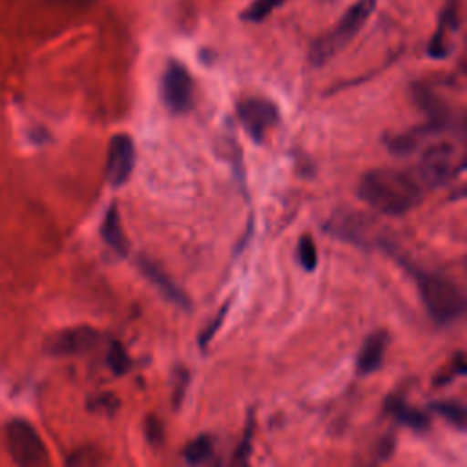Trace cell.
Segmentation results:
<instances>
[{
	"mask_svg": "<svg viewBox=\"0 0 467 467\" xmlns=\"http://www.w3.org/2000/svg\"><path fill=\"white\" fill-rule=\"evenodd\" d=\"M139 268L140 272L161 290V294L170 299L171 303H175L177 306L181 308H190V299L188 296L173 283V279L155 263H151L150 259L146 257H140L139 259Z\"/></svg>",
	"mask_w": 467,
	"mask_h": 467,
	"instance_id": "7c38bea8",
	"label": "cell"
},
{
	"mask_svg": "<svg viewBox=\"0 0 467 467\" xmlns=\"http://www.w3.org/2000/svg\"><path fill=\"white\" fill-rule=\"evenodd\" d=\"M431 409L434 412H438L445 421H449L452 427L463 431L465 429V421H467V414H465V407L460 401H451V400H441V401H432Z\"/></svg>",
	"mask_w": 467,
	"mask_h": 467,
	"instance_id": "2e32d148",
	"label": "cell"
},
{
	"mask_svg": "<svg viewBox=\"0 0 467 467\" xmlns=\"http://www.w3.org/2000/svg\"><path fill=\"white\" fill-rule=\"evenodd\" d=\"M237 117L250 139L254 142H261L266 133L277 124L279 109L268 99L248 97L237 102Z\"/></svg>",
	"mask_w": 467,
	"mask_h": 467,
	"instance_id": "52a82bcc",
	"label": "cell"
},
{
	"mask_svg": "<svg viewBox=\"0 0 467 467\" xmlns=\"http://www.w3.org/2000/svg\"><path fill=\"white\" fill-rule=\"evenodd\" d=\"M66 467H104V458L99 449L86 445L69 454Z\"/></svg>",
	"mask_w": 467,
	"mask_h": 467,
	"instance_id": "d6986e66",
	"label": "cell"
},
{
	"mask_svg": "<svg viewBox=\"0 0 467 467\" xmlns=\"http://www.w3.org/2000/svg\"><path fill=\"white\" fill-rule=\"evenodd\" d=\"M385 410H387L398 423L407 425V427H410V429H414V431H425V429H429V423H431L429 416H427L423 410H420V409L412 407L410 403H407V401H405L403 398H400V396H389L387 401H385Z\"/></svg>",
	"mask_w": 467,
	"mask_h": 467,
	"instance_id": "5bb4252c",
	"label": "cell"
},
{
	"mask_svg": "<svg viewBox=\"0 0 467 467\" xmlns=\"http://www.w3.org/2000/svg\"><path fill=\"white\" fill-rule=\"evenodd\" d=\"M99 341L100 332L97 328L78 325L53 334L46 343V350L53 356H80L95 348Z\"/></svg>",
	"mask_w": 467,
	"mask_h": 467,
	"instance_id": "9c48e42d",
	"label": "cell"
},
{
	"mask_svg": "<svg viewBox=\"0 0 467 467\" xmlns=\"http://www.w3.org/2000/svg\"><path fill=\"white\" fill-rule=\"evenodd\" d=\"M463 170V157L451 142H436L423 150L418 175L427 186H441L452 181Z\"/></svg>",
	"mask_w": 467,
	"mask_h": 467,
	"instance_id": "5b68a950",
	"label": "cell"
},
{
	"mask_svg": "<svg viewBox=\"0 0 467 467\" xmlns=\"http://www.w3.org/2000/svg\"><path fill=\"white\" fill-rule=\"evenodd\" d=\"M458 0H447L440 11L438 16V26L436 31L432 33L429 46H427V55L434 60H443L451 55L452 51V38L458 31Z\"/></svg>",
	"mask_w": 467,
	"mask_h": 467,
	"instance_id": "30bf717a",
	"label": "cell"
},
{
	"mask_svg": "<svg viewBox=\"0 0 467 467\" xmlns=\"http://www.w3.org/2000/svg\"><path fill=\"white\" fill-rule=\"evenodd\" d=\"M213 454V440L208 434L197 436L193 441H190L184 449V460L190 467H197L210 460Z\"/></svg>",
	"mask_w": 467,
	"mask_h": 467,
	"instance_id": "9a60e30c",
	"label": "cell"
},
{
	"mask_svg": "<svg viewBox=\"0 0 467 467\" xmlns=\"http://www.w3.org/2000/svg\"><path fill=\"white\" fill-rule=\"evenodd\" d=\"M389 332L387 330H374L372 334L367 336V339L363 341L358 359H356V368L358 374L367 376L376 372L385 358L387 347H389Z\"/></svg>",
	"mask_w": 467,
	"mask_h": 467,
	"instance_id": "8fae6325",
	"label": "cell"
},
{
	"mask_svg": "<svg viewBox=\"0 0 467 467\" xmlns=\"http://www.w3.org/2000/svg\"><path fill=\"white\" fill-rule=\"evenodd\" d=\"M161 99L164 106L175 115L186 113L192 108L193 80L188 69L177 60H170L162 73Z\"/></svg>",
	"mask_w": 467,
	"mask_h": 467,
	"instance_id": "8992f818",
	"label": "cell"
},
{
	"mask_svg": "<svg viewBox=\"0 0 467 467\" xmlns=\"http://www.w3.org/2000/svg\"><path fill=\"white\" fill-rule=\"evenodd\" d=\"M146 436H148L150 441H155V440L161 438V423L157 420H153V418L148 420V423H146Z\"/></svg>",
	"mask_w": 467,
	"mask_h": 467,
	"instance_id": "7402d4cb",
	"label": "cell"
},
{
	"mask_svg": "<svg viewBox=\"0 0 467 467\" xmlns=\"http://www.w3.org/2000/svg\"><path fill=\"white\" fill-rule=\"evenodd\" d=\"M410 272L423 306L436 325H449L463 314L465 296L452 279L418 268H410Z\"/></svg>",
	"mask_w": 467,
	"mask_h": 467,
	"instance_id": "7a4b0ae2",
	"label": "cell"
},
{
	"mask_svg": "<svg viewBox=\"0 0 467 467\" xmlns=\"http://www.w3.org/2000/svg\"><path fill=\"white\" fill-rule=\"evenodd\" d=\"M378 0H356L337 20L334 27H330L325 35L312 42L308 58L314 66H323L330 58H334L345 46L354 40V36L365 27L370 15L376 9Z\"/></svg>",
	"mask_w": 467,
	"mask_h": 467,
	"instance_id": "3957f363",
	"label": "cell"
},
{
	"mask_svg": "<svg viewBox=\"0 0 467 467\" xmlns=\"http://www.w3.org/2000/svg\"><path fill=\"white\" fill-rule=\"evenodd\" d=\"M106 361H108V367L111 368V372L117 376H122L131 368V358H130L126 347L117 339H113L109 343Z\"/></svg>",
	"mask_w": 467,
	"mask_h": 467,
	"instance_id": "ac0fdd59",
	"label": "cell"
},
{
	"mask_svg": "<svg viewBox=\"0 0 467 467\" xmlns=\"http://www.w3.org/2000/svg\"><path fill=\"white\" fill-rule=\"evenodd\" d=\"M358 195L370 208L387 215H403L423 199V188L410 173L396 168H376L359 179Z\"/></svg>",
	"mask_w": 467,
	"mask_h": 467,
	"instance_id": "6da1fadb",
	"label": "cell"
},
{
	"mask_svg": "<svg viewBox=\"0 0 467 467\" xmlns=\"http://www.w3.org/2000/svg\"><path fill=\"white\" fill-rule=\"evenodd\" d=\"M297 259L306 272H314L317 266V250L310 235H303L297 243Z\"/></svg>",
	"mask_w": 467,
	"mask_h": 467,
	"instance_id": "ffe728a7",
	"label": "cell"
},
{
	"mask_svg": "<svg viewBox=\"0 0 467 467\" xmlns=\"http://www.w3.org/2000/svg\"><path fill=\"white\" fill-rule=\"evenodd\" d=\"M137 161L135 142L128 133H117L111 137L106 157V179L113 188L128 182Z\"/></svg>",
	"mask_w": 467,
	"mask_h": 467,
	"instance_id": "ba28073f",
	"label": "cell"
},
{
	"mask_svg": "<svg viewBox=\"0 0 467 467\" xmlns=\"http://www.w3.org/2000/svg\"><path fill=\"white\" fill-rule=\"evenodd\" d=\"M5 445L16 467H49V452L38 431L24 418L5 425Z\"/></svg>",
	"mask_w": 467,
	"mask_h": 467,
	"instance_id": "277c9868",
	"label": "cell"
},
{
	"mask_svg": "<svg viewBox=\"0 0 467 467\" xmlns=\"http://www.w3.org/2000/svg\"><path fill=\"white\" fill-rule=\"evenodd\" d=\"M100 235L104 239V243L119 255H126L128 254V239L122 228V221H120V213H119V206L113 202L108 206L104 219L100 223Z\"/></svg>",
	"mask_w": 467,
	"mask_h": 467,
	"instance_id": "4fadbf2b",
	"label": "cell"
},
{
	"mask_svg": "<svg viewBox=\"0 0 467 467\" xmlns=\"http://www.w3.org/2000/svg\"><path fill=\"white\" fill-rule=\"evenodd\" d=\"M226 310H228V306H223V310H221V312L212 319V323L201 332V336H199V345H201V348H204V347L212 341V337L215 336V332L219 330V327H221V323H223V319H224Z\"/></svg>",
	"mask_w": 467,
	"mask_h": 467,
	"instance_id": "44dd1931",
	"label": "cell"
},
{
	"mask_svg": "<svg viewBox=\"0 0 467 467\" xmlns=\"http://www.w3.org/2000/svg\"><path fill=\"white\" fill-rule=\"evenodd\" d=\"M286 0H252L244 11L241 13V20L259 24L266 20L277 7H281Z\"/></svg>",
	"mask_w": 467,
	"mask_h": 467,
	"instance_id": "e0dca14e",
	"label": "cell"
}]
</instances>
